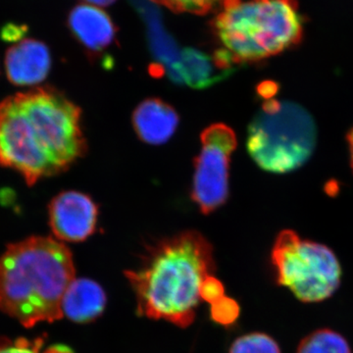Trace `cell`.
Masks as SVG:
<instances>
[{
  "mask_svg": "<svg viewBox=\"0 0 353 353\" xmlns=\"http://www.w3.org/2000/svg\"><path fill=\"white\" fill-rule=\"evenodd\" d=\"M85 150L80 108L55 88H32L0 102V165L28 185L67 170Z\"/></svg>",
  "mask_w": 353,
  "mask_h": 353,
  "instance_id": "cell-1",
  "label": "cell"
},
{
  "mask_svg": "<svg viewBox=\"0 0 353 353\" xmlns=\"http://www.w3.org/2000/svg\"><path fill=\"white\" fill-rule=\"evenodd\" d=\"M215 270L212 246L197 232H185L148 250L138 270L126 272L139 314L189 326L201 303V287Z\"/></svg>",
  "mask_w": 353,
  "mask_h": 353,
  "instance_id": "cell-2",
  "label": "cell"
},
{
  "mask_svg": "<svg viewBox=\"0 0 353 353\" xmlns=\"http://www.w3.org/2000/svg\"><path fill=\"white\" fill-rule=\"evenodd\" d=\"M74 280L73 256L61 241L31 236L12 243L0 256V310L27 328L57 321Z\"/></svg>",
  "mask_w": 353,
  "mask_h": 353,
  "instance_id": "cell-3",
  "label": "cell"
},
{
  "mask_svg": "<svg viewBox=\"0 0 353 353\" xmlns=\"http://www.w3.org/2000/svg\"><path fill=\"white\" fill-rule=\"evenodd\" d=\"M303 23L296 0H224L212 21L215 57L228 67L275 57L301 41Z\"/></svg>",
  "mask_w": 353,
  "mask_h": 353,
  "instance_id": "cell-4",
  "label": "cell"
},
{
  "mask_svg": "<svg viewBox=\"0 0 353 353\" xmlns=\"http://www.w3.org/2000/svg\"><path fill=\"white\" fill-rule=\"evenodd\" d=\"M312 116L299 104L266 101L248 128V150L270 173L296 170L312 155L316 143Z\"/></svg>",
  "mask_w": 353,
  "mask_h": 353,
  "instance_id": "cell-5",
  "label": "cell"
},
{
  "mask_svg": "<svg viewBox=\"0 0 353 353\" xmlns=\"http://www.w3.org/2000/svg\"><path fill=\"white\" fill-rule=\"evenodd\" d=\"M271 259L278 285L303 303H321L340 288L343 271L333 250L290 230L276 239Z\"/></svg>",
  "mask_w": 353,
  "mask_h": 353,
  "instance_id": "cell-6",
  "label": "cell"
},
{
  "mask_svg": "<svg viewBox=\"0 0 353 353\" xmlns=\"http://www.w3.org/2000/svg\"><path fill=\"white\" fill-rule=\"evenodd\" d=\"M201 148L194 165L192 197L202 213L217 210L229 194V167L236 150L233 130L224 124L211 125L201 134Z\"/></svg>",
  "mask_w": 353,
  "mask_h": 353,
  "instance_id": "cell-7",
  "label": "cell"
},
{
  "mask_svg": "<svg viewBox=\"0 0 353 353\" xmlns=\"http://www.w3.org/2000/svg\"><path fill=\"white\" fill-rule=\"evenodd\" d=\"M99 208L83 192H61L48 206L51 231L59 241L80 243L94 233Z\"/></svg>",
  "mask_w": 353,
  "mask_h": 353,
  "instance_id": "cell-8",
  "label": "cell"
},
{
  "mask_svg": "<svg viewBox=\"0 0 353 353\" xmlns=\"http://www.w3.org/2000/svg\"><path fill=\"white\" fill-rule=\"evenodd\" d=\"M7 78L18 87H32L46 80L51 68L46 44L37 39H22L6 51Z\"/></svg>",
  "mask_w": 353,
  "mask_h": 353,
  "instance_id": "cell-9",
  "label": "cell"
},
{
  "mask_svg": "<svg viewBox=\"0 0 353 353\" xmlns=\"http://www.w3.org/2000/svg\"><path fill=\"white\" fill-rule=\"evenodd\" d=\"M68 26L72 34L90 54L108 50L116 38L117 28L108 14L99 7L79 4L70 11Z\"/></svg>",
  "mask_w": 353,
  "mask_h": 353,
  "instance_id": "cell-10",
  "label": "cell"
},
{
  "mask_svg": "<svg viewBox=\"0 0 353 353\" xmlns=\"http://www.w3.org/2000/svg\"><path fill=\"white\" fill-rule=\"evenodd\" d=\"M134 129L141 141L162 145L172 138L179 125L175 109L159 99L141 102L132 115Z\"/></svg>",
  "mask_w": 353,
  "mask_h": 353,
  "instance_id": "cell-11",
  "label": "cell"
},
{
  "mask_svg": "<svg viewBox=\"0 0 353 353\" xmlns=\"http://www.w3.org/2000/svg\"><path fill=\"white\" fill-rule=\"evenodd\" d=\"M105 304L101 285L88 279H75L65 292L62 314L74 322H92L103 312Z\"/></svg>",
  "mask_w": 353,
  "mask_h": 353,
  "instance_id": "cell-12",
  "label": "cell"
},
{
  "mask_svg": "<svg viewBox=\"0 0 353 353\" xmlns=\"http://www.w3.org/2000/svg\"><path fill=\"white\" fill-rule=\"evenodd\" d=\"M172 79L190 87L205 88L219 80L221 74L229 69L219 63L215 57H209L194 50H185L168 69Z\"/></svg>",
  "mask_w": 353,
  "mask_h": 353,
  "instance_id": "cell-13",
  "label": "cell"
},
{
  "mask_svg": "<svg viewBox=\"0 0 353 353\" xmlns=\"http://www.w3.org/2000/svg\"><path fill=\"white\" fill-rule=\"evenodd\" d=\"M296 353H352L347 339L332 329H319L299 343Z\"/></svg>",
  "mask_w": 353,
  "mask_h": 353,
  "instance_id": "cell-14",
  "label": "cell"
},
{
  "mask_svg": "<svg viewBox=\"0 0 353 353\" xmlns=\"http://www.w3.org/2000/svg\"><path fill=\"white\" fill-rule=\"evenodd\" d=\"M230 353H282L277 341L269 334L252 333L234 341Z\"/></svg>",
  "mask_w": 353,
  "mask_h": 353,
  "instance_id": "cell-15",
  "label": "cell"
},
{
  "mask_svg": "<svg viewBox=\"0 0 353 353\" xmlns=\"http://www.w3.org/2000/svg\"><path fill=\"white\" fill-rule=\"evenodd\" d=\"M176 13L205 14L221 6L224 0H152Z\"/></svg>",
  "mask_w": 353,
  "mask_h": 353,
  "instance_id": "cell-16",
  "label": "cell"
},
{
  "mask_svg": "<svg viewBox=\"0 0 353 353\" xmlns=\"http://www.w3.org/2000/svg\"><path fill=\"white\" fill-rule=\"evenodd\" d=\"M240 315V306L233 299L223 296L211 304V318L223 326H230L236 321Z\"/></svg>",
  "mask_w": 353,
  "mask_h": 353,
  "instance_id": "cell-17",
  "label": "cell"
},
{
  "mask_svg": "<svg viewBox=\"0 0 353 353\" xmlns=\"http://www.w3.org/2000/svg\"><path fill=\"white\" fill-rule=\"evenodd\" d=\"M43 340L26 338L0 339V353H41Z\"/></svg>",
  "mask_w": 353,
  "mask_h": 353,
  "instance_id": "cell-18",
  "label": "cell"
},
{
  "mask_svg": "<svg viewBox=\"0 0 353 353\" xmlns=\"http://www.w3.org/2000/svg\"><path fill=\"white\" fill-rule=\"evenodd\" d=\"M225 294L224 285L212 275L208 276L201 287V299L212 304L222 299Z\"/></svg>",
  "mask_w": 353,
  "mask_h": 353,
  "instance_id": "cell-19",
  "label": "cell"
},
{
  "mask_svg": "<svg viewBox=\"0 0 353 353\" xmlns=\"http://www.w3.org/2000/svg\"><path fill=\"white\" fill-rule=\"evenodd\" d=\"M25 32V26L9 24L2 29L1 34L6 41H19L24 36Z\"/></svg>",
  "mask_w": 353,
  "mask_h": 353,
  "instance_id": "cell-20",
  "label": "cell"
},
{
  "mask_svg": "<svg viewBox=\"0 0 353 353\" xmlns=\"http://www.w3.org/2000/svg\"><path fill=\"white\" fill-rule=\"evenodd\" d=\"M83 1L87 2L90 6H108L110 4L114 3L116 0H83Z\"/></svg>",
  "mask_w": 353,
  "mask_h": 353,
  "instance_id": "cell-21",
  "label": "cell"
},
{
  "mask_svg": "<svg viewBox=\"0 0 353 353\" xmlns=\"http://www.w3.org/2000/svg\"><path fill=\"white\" fill-rule=\"evenodd\" d=\"M46 353H72L69 348L65 347H51L48 352Z\"/></svg>",
  "mask_w": 353,
  "mask_h": 353,
  "instance_id": "cell-22",
  "label": "cell"
},
{
  "mask_svg": "<svg viewBox=\"0 0 353 353\" xmlns=\"http://www.w3.org/2000/svg\"><path fill=\"white\" fill-rule=\"evenodd\" d=\"M348 145H350V159H352V165L353 167V129L352 131L350 132V136H348Z\"/></svg>",
  "mask_w": 353,
  "mask_h": 353,
  "instance_id": "cell-23",
  "label": "cell"
}]
</instances>
